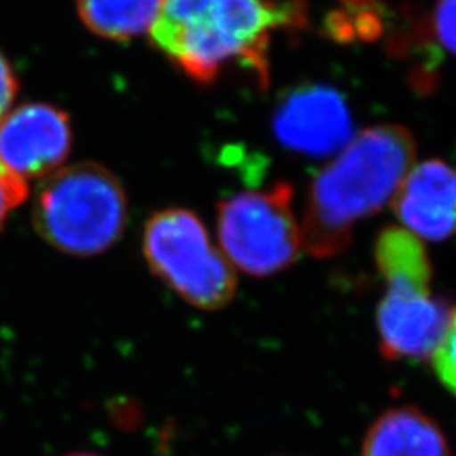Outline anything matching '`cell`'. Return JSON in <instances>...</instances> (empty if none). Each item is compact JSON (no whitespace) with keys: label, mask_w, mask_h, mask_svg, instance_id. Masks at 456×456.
I'll return each mask as SVG.
<instances>
[{"label":"cell","mask_w":456,"mask_h":456,"mask_svg":"<svg viewBox=\"0 0 456 456\" xmlns=\"http://www.w3.org/2000/svg\"><path fill=\"white\" fill-rule=\"evenodd\" d=\"M306 24V0H163L149 34L154 48L195 83L212 85L240 68L267 86L274 36Z\"/></svg>","instance_id":"6da1fadb"},{"label":"cell","mask_w":456,"mask_h":456,"mask_svg":"<svg viewBox=\"0 0 456 456\" xmlns=\"http://www.w3.org/2000/svg\"><path fill=\"white\" fill-rule=\"evenodd\" d=\"M416 154V139L403 126H375L354 135L311 183L303 247L318 259L346 250L354 227L392 201Z\"/></svg>","instance_id":"7a4b0ae2"},{"label":"cell","mask_w":456,"mask_h":456,"mask_svg":"<svg viewBox=\"0 0 456 456\" xmlns=\"http://www.w3.org/2000/svg\"><path fill=\"white\" fill-rule=\"evenodd\" d=\"M34 227L51 247L78 257L109 250L127 224V196L107 167L80 163L49 175L36 195Z\"/></svg>","instance_id":"3957f363"},{"label":"cell","mask_w":456,"mask_h":456,"mask_svg":"<svg viewBox=\"0 0 456 456\" xmlns=\"http://www.w3.org/2000/svg\"><path fill=\"white\" fill-rule=\"evenodd\" d=\"M144 257L167 288L201 310H220L237 293V276L195 213L166 208L146 222Z\"/></svg>","instance_id":"277c9868"},{"label":"cell","mask_w":456,"mask_h":456,"mask_svg":"<svg viewBox=\"0 0 456 456\" xmlns=\"http://www.w3.org/2000/svg\"><path fill=\"white\" fill-rule=\"evenodd\" d=\"M293 200V186L279 181L220 201L216 228L228 262L254 277L274 276L294 264L303 240Z\"/></svg>","instance_id":"5b68a950"},{"label":"cell","mask_w":456,"mask_h":456,"mask_svg":"<svg viewBox=\"0 0 456 456\" xmlns=\"http://www.w3.org/2000/svg\"><path fill=\"white\" fill-rule=\"evenodd\" d=\"M71 146L69 117L54 105L24 103L0 120V166L24 181L53 175Z\"/></svg>","instance_id":"8992f818"},{"label":"cell","mask_w":456,"mask_h":456,"mask_svg":"<svg viewBox=\"0 0 456 456\" xmlns=\"http://www.w3.org/2000/svg\"><path fill=\"white\" fill-rule=\"evenodd\" d=\"M273 127L282 146L310 158L340 152L354 137L345 98L323 85H303L288 92L277 103Z\"/></svg>","instance_id":"52a82bcc"},{"label":"cell","mask_w":456,"mask_h":456,"mask_svg":"<svg viewBox=\"0 0 456 456\" xmlns=\"http://www.w3.org/2000/svg\"><path fill=\"white\" fill-rule=\"evenodd\" d=\"M386 291L377 308L382 355L411 362L431 359L455 308L424 288L387 286Z\"/></svg>","instance_id":"ba28073f"},{"label":"cell","mask_w":456,"mask_h":456,"mask_svg":"<svg viewBox=\"0 0 456 456\" xmlns=\"http://www.w3.org/2000/svg\"><path fill=\"white\" fill-rule=\"evenodd\" d=\"M392 208L404 228L421 240L455 237V167L440 159L414 164L392 196Z\"/></svg>","instance_id":"9c48e42d"},{"label":"cell","mask_w":456,"mask_h":456,"mask_svg":"<svg viewBox=\"0 0 456 456\" xmlns=\"http://www.w3.org/2000/svg\"><path fill=\"white\" fill-rule=\"evenodd\" d=\"M440 424L416 406L382 412L367 429L360 456H450Z\"/></svg>","instance_id":"30bf717a"},{"label":"cell","mask_w":456,"mask_h":456,"mask_svg":"<svg viewBox=\"0 0 456 456\" xmlns=\"http://www.w3.org/2000/svg\"><path fill=\"white\" fill-rule=\"evenodd\" d=\"M375 265L387 286L431 289L433 265L424 242L404 227L384 228L374 247Z\"/></svg>","instance_id":"8fae6325"},{"label":"cell","mask_w":456,"mask_h":456,"mask_svg":"<svg viewBox=\"0 0 456 456\" xmlns=\"http://www.w3.org/2000/svg\"><path fill=\"white\" fill-rule=\"evenodd\" d=\"M163 0H77L85 28L103 39L126 43L149 33Z\"/></svg>","instance_id":"7c38bea8"},{"label":"cell","mask_w":456,"mask_h":456,"mask_svg":"<svg viewBox=\"0 0 456 456\" xmlns=\"http://www.w3.org/2000/svg\"><path fill=\"white\" fill-rule=\"evenodd\" d=\"M429 360L441 384L456 397V308Z\"/></svg>","instance_id":"4fadbf2b"},{"label":"cell","mask_w":456,"mask_h":456,"mask_svg":"<svg viewBox=\"0 0 456 456\" xmlns=\"http://www.w3.org/2000/svg\"><path fill=\"white\" fill-rule=\"evenodd\" d=\"M431 26L441 48L456 56V0H438L435 4Z\"/></svg>","instance_id":"5bb4252c"},{"label":"cell","mask_w":456,"mask_h":456,"mask_svg":"<svg viewBox=\"0 0 456 456\" xmlns=\"http://www.w3.org/2000/svg\"><path fill=\"white\" fill-rule=\"evenodd\" d=\"M28 195V181L5 171L0 166V230L5 225V220L9 218L11 212L16 210L20 203H24Z\"/></svg>","instance_id":"9a60e30c"},{"label":"cell","mask_w":456,"mask_h":456,"mask_svg":"<svg viewBox=\"0 0 456 456\" xmlns=\"http://www.w3.org/2000/svg\"><path fill=\"white\" fill-rule=\"evenodd\" d=\"M19 82L12 66L9 65L7 58L0 51V120L9 112L12 102L16 100Z\"/></svg>","instance_id":"2e32d148"},{"label":"cell","mask_w":456,"mask_h":456,"mask_svg":"<svg viewBox=\"0 0 456 456\" xmlns=\"http://www.w3.org/2000/svg\"><path fill=\"white\" fill-rule=\"evenodd\" d=\"M68 456H98V455H94V453H75V455H68Z\"/></svg>","instance_id":"e0dca14e"}]
</instances>
